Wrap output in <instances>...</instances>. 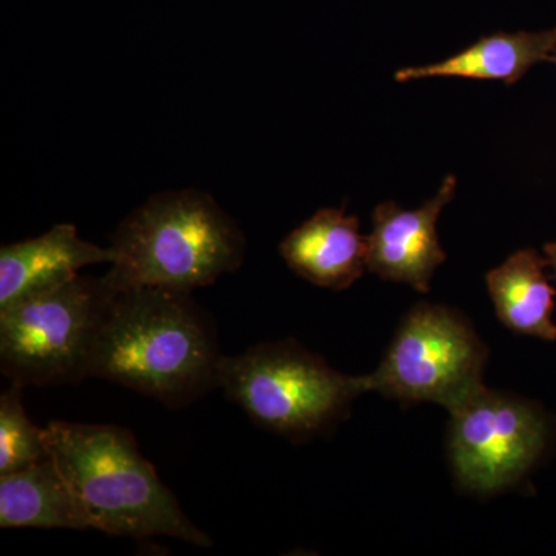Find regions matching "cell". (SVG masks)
I'll list each match as a JSON object with an SVG mask.
<instances>
[{"instance_id": "cell-2", "label": "cell", "mask_w": 556, "mask_h": 556, "mask_svg": "<svg viewBox=\"0 0 556 556\" xmlns=\"http://www.w3.org/2000/svg\"><path fill=\"white\" fill-rule=\"evenodd\" d=\"M47 430L51 459L65 478L87 529L113 536H170L212 547L126 428L53 420Z\"/></svg>"}, {"instance_id": "cell-3", "label": "cell", "mask_w": 556, "mask_h": 556, "mask_svg": "<svg viewBox=\"0 0 556 556\" xmlns=\"http://www.w3.org/2000/svg\"><path fill=\"white\" fill-rule=\"evenodd\" d=\"M115 289L150 287L188 292L243 265L247 239L214 197L197 189L150 197L112 237Z\"/></svg>"}, {"instance_id": "cell-11", "label": "cell", "mask_w": 556, "mask_h": 556, "mask_svg": "<svg viewBox=\"0 0 556 556\" xmlns=\"http://www.w3.org/2000/svg\"><path fill=\"white\" fill-rule=\"evenodd\" d=\"M555 51L556 27L543 31H496L482 36L448 60L397 70L394 79L408 83L426 78H467L501 80L511 86L540 62H548Z\"/></svg>"}, {"instance_id": "cell-10", "label": "cell", "mask_w": 556, "mask_h": 556, "mask_svg": "<svg viewBox=\"0 0 556 556\" xmlns=\"http://www.w3.org/2000/svg\"><path fill=\"white\" fill-rule=\"evenodd\" d=\"M115 262L112 248L80 239L75 225H56L38 237L0 249V309L79 276V270Z\"/></svg>"}, {"instance_id": "cell-15", "label": "cell", "mask_w": 556, "mask_h": 556, "mask_svg": "<svg viewBox=\"0 0 556 556\" xmlns=\"http://www.w3.org/2000/svg\"><path fill=\"white\" fill-rule=\"evenodd\" d=\"M544 255H546L548 266L554 269L556 278V241H552V243H547L546 247H544Z\"/></svg>"}, {"instance_id": "cell-1", "label": "cell", "mask_w": 556, "mask_h": 556, "mask_svg": "<svg viewBox=\"0 0 556 556\" xmlns=\"http://www.w3.org/2000/svg\"><path fill=\"white\" fill-rule=\"evenodd\" d=\"M222 358L215 329L192 294L116 289L91 353L89 378L179 408L218 388Z\"/></svg>"}, {"instance_id": "cell-14", "label": "cell", "mask_w": 556, "mask_h": 556, "mask_svg": "<svg viewBox=\"0 0 556 556\" xmlns=\"http://www.w3.org/2000/svg\"><path fill=\"white\" fill-rule=\"evenodd\" d=\"M22 387L11 383L0 397V475L49 459L46 427L31 422L22 405Z\"/></svg>"}, {"instance_id": "cell-12", "label": "cell", "mask_w": 556, "mask_h": 556, "mask_svg": "<svg viewBox=\"0 0 556 556\" xmlns=\"http://www.w3.org/2000/svg\"><path fill=\"white\" fill-rule=\"evenodd\" d=\"M546 257L521 249L485 276L497 318L518 334L554 342L555 289L548 283Z\"/></svg>"}, {"instance_id": "cell-13", "label": "cell", "mask_w": 556, "mask_h": 556, "mask_svg": "<svg viewBox=\"0 0 556 556\" xmlns=\"http://www.w3.org/2000/svg\"><path fill=\"white\" fill-rule=\"evenodd\" d=\"M0 527L86 530L78 503L51 456L0 475Z\"/></svg>"}, {"instance_id": "cell-16", "label": "cell", "mask_w": 556, "mask_h": 556, "mask_svg": "<svg viewBox=\"0 0 556 556\" xmlns=\"http://www.w3.org/2000/svg\"><path fill=\"white\" fill-rule=\"evenodd\" d=\"M548 62H552V64H555L556 65V51L554 54H552L551 58H548Z\"/></svg>"}, {"instance_id": "cell-5", "label": "cell", "mask_w": 556, "mask_h": 556, "mask_svg": "<svg viewBox=\"0 0 556 556\" xmlns=\"http://www.w3.org/2000/svg\"><path fill=\"white\" fill-rule=\"evenodd\" d=\"M116 289L78 276L0 309V369L11 383L53 387L89 378L91 353Z\"/></svg>"}, {"instance_id": "cell-7", "label": "cell", "mask_w": 556, "mask_h": 556, "mask_svg": "<svg viewBox=\"0 0 556 556\" xmlns=\"http://www.w3.org/2000/svg\"><path fill=\"white\" fill-rule=\"evenodd\" d=\"M448 456L467 492L518 485L546 452L551 426L532 402L481 387L450 409Z\"/></svg>"}, {"instance_id": "cell-6", "label": "cell", "mask_w": 556, "mask_h": 556, "mask_svg": "<svg viewBox=\"0 0 556 556\" xmlns=\"http://www.w3.org/2000/svg\"><path fill=\"white\" fill-rule=\"evenodd\" d=\"M489 348L456 309L419 303L402 318L378 369L364 376L367 391L453 409L484 387Z\"/></svg>"}, {"instance_id": "cell-4", "label": "cell", "mask_w": 556, "mask_h": 556, "mask_svg": "<svg viewBox=\"0 0 556 556\" xmlns=\"http://www.w3.org/2000/svg\"><path fill=\"white\" fill-rule=\"evenodd\" d=\"M218 388L258 426L291 441H306L334 427L354 399L367 393L364 376L336 371L294 340L223 356Z\"/></svg>"}, {"instance_id": "cell-8", "label": "cell", "mask_w": 556, "mask_h": 556, "mask_svg": "<svg viewBox=\"0 0 556 556\" xmlns=\"http://www.w3.org/2000/svg\"><path fill=\"white\" fill-rule=\"evenodd\" d=\"M456 185L455 175H448L437 197L416 211L401 208L393 201L375 208L367 237L369 273L419 292L430 291L434 270L447 260L437 223L442 208L455 199Z\"/></svg>"}, {"instance_id": "cell-9", "label": "cell", "mask_w": 556, "mask_h": 556, "mask_svg": "<svg viewBox=\"0 0 556 556\" xmlns=\"http://www.w3.org/2000/svg\"><path fill=\"white\" fill-rule=\"evenodd\" d=\"M280 255L316 287L345 291L368 269V241L357 217L321 208L280 243Z\"/></svg>"}]
</instances>
